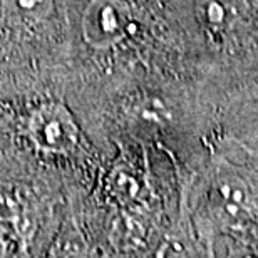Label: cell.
I'll return each instance as SVG.
<instances>
[{"mask_svg": "<svg viewBox=\"0 0 258 258\" xmlns=\"http://www.w3.org/2000/svg\"><path fill=\"white\" fill-rule=\"evenodd\" d=\"M201 218L216 233H243L256 223L258 193L233 168H220L201 198Z\"/></svg>", "mask_w": 258, "mask_h": 258, "instance_id": "1", "label": "cell"}, {"mask_svg": "<svg viewBox=\"0 0 258 258\" xmlns=\"http://www.w3.org/2000/svg\"><path fill=\"white\" fill-rule=\"evenodd\" d=\"M29 139L37 149L50 154H67L79 144V126L74 116L60 102H45L30 112Z\"/></svg>", "mask_w": 258, "mask_h": 258, "instance_id": "2", "label": "cell"}, {"mask_svg": "<svg viewBox=\"0 0 258 258\" xmlns=\"http://www.w3.org/2000/svg\"><path fill=\"white\" fill-rule=\"evenodd\" d=\"M131 9L122 0H89L81 20L82 37L91 47L107 49L126 35Z\"/></svg>", "mask_w": 258, "mask_h": 258, "instance_id": "3", "label": "cell"}, {"mask_svg": "<svg viewBox=\"0 0 258 258\" xmlns=\"http://www.w3.org/2000/svg\"><path fill=\"white\" fill-rule=\"evenodd\" d=\"M198 12L206 29L223 35L231 32L238 22H243L246 9L243 0H201Z\"/></svg>", "mask_w": 258, "mask_h": 258, "instance_id": "4", "label": "cell"}, {"mask_svg": "<svg viewBox=\"0 0 258 258\" xmlns=\"http://www.w3.org/2000/svg\"><path fill=\"white\" fill-rule=\"evenodd\" d=\"M7 14L25 22H42L52 15L54 0H0Z\"/></svg>", "mask_w": 258, "mask_h": 258, "instance_id": "5", "label": "cell"}, {"mask_svg": "<svg viewBox=\"0 0 258 258\" xmlns=\"http://www.w3.org/2000/svg\"><path fill=\"white\" fill-rule=\"evenodd\" d=\"M238 258H258V255L255 251H245V253L238 255Z\"/></svg>", "mask_w": 258, "mask_h": 258, "instance_id": "6", "label": "cell"}]
</instances>
